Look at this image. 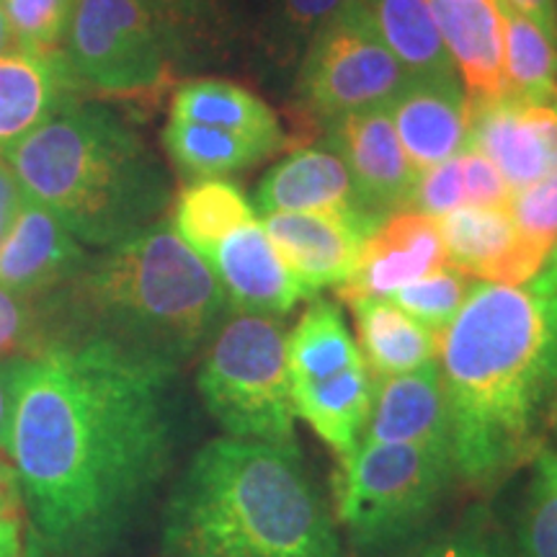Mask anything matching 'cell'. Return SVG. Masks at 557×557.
Here are the masks:
<instances>
[{
	"mask_svg": "<svg viewBox=\"0 0 557 557\" xmlns=\"http://www.w3.org/2000/svg\"><path fill=\"white\" fill-rule=\"evenodd\" d=\"M176 372L101 336L24 359L5 451L50 553L99 557L135 527L171 470Z\"/></svg>",
	"mask_w": 557,
	"mask_h": 557,
	"instance_id": "cell-1",
	"label": "cell"
},
{
	"mask_svg": "<svg viewBox=\"0 0 557 557\" xmlns=\"http://www.w3.org/2000/svg\"><path fill=\"white\" fill-rule=\"evenodd\" d=\"M455 478L498 485L557 418V246L524 284H472L436 333Z\"/></svg>",
	"mask_w": 557,
	"mask_h": 557,
	"instance_id": "cell-2",
	"label": "cell"
},
{
	"mask_svg": "<svg viewBox=\"0 0 557 557\" xmlns=\"http://www.w3.org/2000/svg\"><path fill=\"white\" fill-rule=\"evenodd\" d=\"M165 557H344L336 521L299 457L271 444L207 442L163 508Z\"/></svg>",
	"mask_w": 557,
	"mask_h": 557,
	"instance_id": "cell-3",
	"label": "cell"
},
{
	"mask_svg": "<svg viewBox=\"0 0 557 557\" xmlns=\"http://www.w3.org/2000/svg\"><path fill=\"white\" fill-rule=\"evenodd\" d=\"M62 338L101 336L127 351L186 364L205 351L230 312L220 278L186 246L171 220L90 256L54 292Z\"/></svg>",
	"mask_w": 557,
	"mask_h": 557,
	"instance_id": "cell-4",
	"label": "cell"
},
{
	"mask_svg": "<svg viewBox=\"0 0 557 557\" xmlns=\"http://www.w3.org/2000/svg\"><path fill=\"white\" fill-rule=\"evenodd\" d=\"M3 156L24 197L52 212L83 246H116L171 207L165 165L101 101L70 103Z\"/></svg>",
	"mask_w": 557,
	"mask_h": 557,
	"instance_id": "cell-5",
	"label": "cell"
},
{
	"mask_svg": "<svg viewBox=\"0 0 557 557\" xmlns=\"http://www.w3.org/2000/svg\"><path fill=\"white\" fill-rule=\"evenodd\" d=\"M197 389L225 436L297 455L287 331L276 318L227 312L205 346Z\"/></svg>",
	"mask_w": 557,
	"mask_h": 557,
	"instance_id": "cell-6",
	"label": "cell"
},
{
	"mask_svg": "<svg viewBox=\"0 0 557 557\" xmlns=\"http://www.w3.org/2000/svg\"><path fill=\"white\" fill-rule=\"evenodd\" d=\"M408 83L364 0H346L305 47L295 78L305 124L329 129L341 116L387 107Z\"/></svg>",
	"mask_w": 557,
	"mask_h": 557,
	"instance_id": "cell-7",
	"label": "cell"
},
{
	"mask_svg": "<svg viewBox=\"0 0 557 557\" xmlns=\"http://www.w3.org/2000/svg\"><path fill=\"white\" fill-rule=\"evenodd\" d=\"M62 54L88 99L156 103L176 75L143 0H75Z\"/></svg>",
	"mask_w": 557,
	"mask_h": 557,
	"instance_id": "cell-8",
	"label": "cell"
},
{
	"mask_svg": "<svg viewBox=\"0 0 557 557\" xmlns=\"http://www.w3.org/2000/svg\"><path fill=\"white\" fill-rule=\"evenodd\" d=\"M455 470L410 444L361 442L344 468L338 521L359 549H387L434 517Z\"/></svg>",
	"mask_w": 557,
	"mask_h": 557,
	"instance_id": "cell-9",
	"label": "cell"
},
{
	"mask_svg": "<svg viewBox=\"0 0 557 557\" xmlns=\"http://www.w3.org/2000/svg\"><path fill=\"white\" fill-rule=\"evenodd\" d=\"M385 218L367 209L346 212H276L263 218V230L278 259L297 278L305 295L341 287L351 276L369 235Z\"/></svg>",
	"mask_w": 557,
	"mask_h": 557,
	"instance_id": "cell-10",
	"label": "cell"
},
{
	"mask_svg": "<svg viewBox=\"0 0 557 557\" xmlns=\"http://www.w3.org/2000/svg\"><path fill=\"white\" fill-rule=\"evenodd\" d=\"M329 148L344 160L359 205L377 218L408 209L418 171L389 120L387 107L341 116L325 129Z\"/></svg>",
	"mask_w": 557,
	"mask_h": 557,
	"instance_id": "cell-11",
	"label": "cell"
},
{
	"mask_svg": "<svg viewBox=\"0 0 557 557\" xmlns=\"http://www.w3.org/2000/svg\"><path fill=\"white\" fill-rule=\"evenodd\" d=\"M447 263L438 222L421 212L400 209L374 227L361 246L351 276L336 292L348 308L361 299H387L393 292L434 274Z\"/></svg>",
	"mask_w": 557,
	"mask_h": 557,
	"instance_id": "cell-12",
	"label": "cell"
},
{
	"mask_svg": "<svg viewBox=\"0 0 557 557\" xmlns=\"http://www.w3.org/2000/svg\"><path fill=\"white\" fill-rule=\"evenodd\" d=\"M361 442L410 444L455 470L449 413L436 359L413 372L372 380V410Z\"/></svg>",
	"mask_w": 557,
	"mask_h": 557,
	"instance_id": "cell-13",
	"label": "cell"
},
{
	"mask_svg": "<svg viewBox=\"0 0 557 557\" xmlns=\"http://www.w3.org/2000/svg\"><path fill=\"white\" fill-rule=\"evenodd\" d=\"M90 253L62 222L24 199L11 233L0 243V287L21 297H45L67 287Z\"/></svg>",
	"mask_w": 557,
	"mask_h": 557,
	"instance_id": "cell-14",
	"label": "cell"
},
{
	"mask_svg": "<svg viewBox=\"0 0 557 557\" xmlns=\"http://www.w3.org/2000/svg\"><path fill=\"white\" fill-rule=\"evenodd\" d=\"M81 99L86 96L70 73L62 50L5 47L0 52V152Z\"/></svg>",
	"mask_w": 557,
	"mask_h": 557,
	"instance_id": "cell-15",
	"label": "cell"
},
{
	"mask_svg": "<svg viewBox=\"0 0 557 557\" xmlns=\"http://www.w3.org/2000/svg\"><path fill=\"white\" fill-rule=\"evenodd\" d=\"M387 111L416 171H426L468 150L470 101L459 90L457 75L408 78L387 103Z\"/></svg>",
	"mask_w": 557,
	"mask_h": 557,
	"instance_id": "cell-16",
	"label": "cell"
},
{
	"mask_svg": "<svg viewBox=\"0 0 557 557\" xmlns=\"http://www.w3.org/2000/svg\"><path fill=\"white\" fill-rule=\"evenodd\" d=\"M233 310L263 318H284L305 299V289L278 259L259 220L230 233L209 259Z\"/></svg>",
	"mask_w": 557,
	"mask_h": 557,
	"instance_id": "cell-17",
	"label": "cell"
},
{
	"mask_svg": "<svg viewBox=\"0 0 557 557\" xmlns=\"http://www.w3.org/2000/svg\"><path fill=\"white\" fill-rule=\"evenodd\" d=\"M451 62L462 73L468 101L508 94L504 18L498 0H431Z\"/></svg>",
	"mask_w": 557,
	"mask_h": 557,
	"instance_id": "cell-18",
	"label": "cell"
},
{
	"mask_svg": "<svg viewBox=\"0 0 557 557\" xmlns=\"http://www.w3.org/2000/svg\"><path fill=\"white\" fill-rule=\"evenodd\" d=\"M253 209L276 212H346L359 205L348 169L331 148H302L278 160L256 189Z\"/></svg>",
	"mask_w": 557,
	"mask_h": 557,
	"instance_id": "cell-19",
	"label": "cell"
},
{
	"mask_svg": "<svg viewBox=\"0 0 557 557\" xmlns=\"http://www.w3.org/2000/svg\"><path fill=\"white\" fill-rule=\"evenodd\" d=\"M468 150L483 152L513 191L553 173L537 129L511 94L491 101H470Z\"/></svg>",
	"mask_w": 557,
	"mask_h": 557,
	"instance_id": "cell-20",
	"label": "cell"
},
{
	"mask_svg": "<svg viewBox=\"0 0 557 557\" xmlns=\"http://www.w3.org/2000/svg\"><path fill=\"white\" fill-rule=\"evenodd\" d=\"M297 418L336 451L344 468L357 457L372 410V377L367 364L315 382H292Z\"/></svg>",
	"mask_w": 557,
	"mask_h": 557,
	"instance_id": "cell-21",
	"label": "cell"
},
{
	"mask_svg": "<svg viewBox=\"0 0 557 557\" xmlns=\"http://www.w3.org/2000/svg\"><path fill=\"white\" fill-rule=\"evenodd\" d=\"M171 116L263 139L278 150L287 148V135L282 132L274 109L238 83L220 78L181 83L171 96Z\"/></svg>",
	"mask_w": 557,
	"mask_h": 557,
	"instance_id": "cell-22",
	"label": "cell"
},
{
	"mask_svg": "<svg viewBox=\"0 0 557 557\" xmlns=\"http://www.w3.org/2000/svg\"><path fill=\"white\" fill-rule=\"evenodd\" d=\"M351 310L357 315L361 359L372 380L413 372L436 359V333L389 299H361Z\"/></svg>",
	"mask_w": 557,
	"mask_h": 557,
	"instance_id": "cell-23",
	"label": "cell"
},
{
	"mask_svg": "<svg viewBox=\"0 0 557 557\" xmlns=\"http://www.w3.org/2000/svg\"><path fill=\"white\" fill-rule=\"evenodd\" d=\"M253 220L256 209L246 191L225 178H197L173 199V230L207 263L230 233Z\"/></svg>",
	"mask_w": 557,
	"mask_h": 557,
	"instance_id": "cell-24",
	"label": "cell"
},
{
	"mask_svg": "<svg viewBox=\"0 0 557 557\" xmlns=\"http://www.w3.org/2000/svg\"><path fill=\"white\" fill-rule=\"evenodd\" d=\"M160 139L181 176L194 181L230 176V173L246 171L278 152V148L263 139L235 135V132L207 127V124L173 120V116Z\"/></svg>",
	"mask_w": 557,
	"mask_h": 557,
	"instance_id": "cell-25",
	"label": "cell"
},
{
	"mask_svg": "<svg viewBox=\"0 0 557 557\" xmlns=\"http://www.w3.org/2000/svg\"><path fill=\"white\" fill-rule=\"evenodd\" d=\"M173 65H201L227 50L233 0H143Z\"/></svg>",
	"mask_w": 557,
	"mask_h": 557,
	"instance_id": "cell-26",
	"label": "cell"
},
{
	"mask_svg": "<svg viewBox=\"0 0 557 557\" xmlns=\"http://www.w3.org/2000/svg\"><path fill=\"white\" fill-rule=\"evenodd\" d=\"M382 39L406 67L408 78H451L455 62L444 47L431 0H364Z\"/></svg>",
	"mask_w": 557,
	"mask_h": 557,
	"instance_id": "cell-27",
	"label": "cell"
},
{
	"mask_svg": "<svg viewBox=\"0 0 557 557\" xmlns=\"http://www.w3.org/2000/svg\"><path fill=\"white\" fill-rule=\"evenodd\" d=\"M287 359L292 382H315L361 367L359 344L346 329V320L329 299H312L287 333Z\"/></svg>",
	"mask_w": 557,
	"mask_h": 557,
	"instance_id": "cell-28",
	"label": "cell"
},
{
	"mask_svg": "<svg viewBox=\"0 0 557 557\" xmlns=\"http://www.w3.org/2000/svg\"><path fill=\"white\" fill-rule=\"evenodd\" d=\"M449 267L485 282L493 267L517 246L521 230L508 207L465 205L438 218Z\"/></svg>",
	"mask_w": 557,
	"mask_h": 557,
	"instance_id": "cell-29",
	"label": "cell"
},
{
	"mask_svg": "<svg viewBox=\"0 0 557 557\" xmlns=\"http://www.w3.org/2000/svg\"><path fill=\"white\" fill-rule=\"evenodd\" d=\"M504 18L508 94L519 101H545L557 94V47L545 32L506 0H498Z\"/></svg>",
	"mask_w": 557,
	"mask_h": 557,
	"instance_id": "cell-30",
	"label": "cell"
},
{
	"mask_svg": "<svg viewBox=\"0 0 557 557\" xmlns=\"http://www.w3.org/2000/svg\"><path fill=\"white\" fill-rule=\"evenodd\" d=\"M52 295L21 297L0 287V361L39 357L62 338Z\"/></svg>",
	"mask_w": 557,
	"mask_h": 557,
	"instance_id": "cell-31",
	"label": "cell"
},
{
	"mask_svg": "<svg viewBox=\"0 0 557 557\" xmlns=\"http://www.w3.org/2000/svg\"><path fill=\"white\" fill-rule=\"evenodd\" d=\"M519 557H557V451L540 449L517 527Z\"/></svg>",
	"mask_w": 557,
	"mask_h": 557,
	"instance_id": "cell-32",
	"label": "cell"
},
{
	"mask_svg": "<svg viewBox=\"0 0 557 557\" xmlns=\"http://www.w3.org/2000/svg\"><path fill=\"white\" fill-rule=\"evenodd\" d=\"M470 289V276L447 263V267L434 271V274L418 278V282L408 284V287L393 292L387 299L393 305H398L406 315L418 320L421 325H426L429 331L442 333L451 323V318L457 315L459 308H462Z\"/></svg>",
	"mask_w": 557,
	"mask_h": 557,
	"instance_id": "cell-33",
	"label": "cell"
},
{
	"mask_svg": "<svg viewBox=\"0 0 557 557\" xmlns=\"http://www.w3.org/2000/svg\"><path fill=\"white\" fill-rule=\"evenodd\" d=\"M346 0H271L267 50L278 65H287L305 52L320 26L344 9Z\"/></svg>",
	"mask_w": 557,
	"mask_h": 557,
	"instance_id": "cell-34",
	"label": "cell"
},
{
	"mask_svg": "<svg viewBox=\"0 0 557 557\" xmlns=\"http://www.w3.org/2000/svg\"><path fill=\"white\" fill-rule=\"evenodd\" d=\"M75 0H3L11 45L29 50H62Z\"/></svg>",
	"mask_w": 557,
	"mask_h": 557,
	"instance_id": "cell-35",
	"label": "cell"
},
{
	"mask_svg": "<svg viewBox=\"0 0 557 557\" xmlns=\"http://www.w3.org/2000/svg\"><path fill=\"white\" fill-rule=\"evenodd\" d=\"M465 205H468V197H465L462 160H459V156L431 165L426 171H418L413 194H410L408 201L410 212H421L426 218L438 220Z\"/></svg>",
	"mask_w": 557,
	"mask_h": 557,
	"instance_id": "cell-36",
	"label": "cell"
},
{
	"mask_svg": "<svg viewBox=\"0 0 557 557\" xmlns=\"http://www.w3.org/2000/svg\"><path fill=\"white\" fill-rule=\"evenodd\" d=\"M508 212L524 233L557 240V171L513 191Z\"/></svg>",
	"mask_w": 557,
	"mask_h": 557,
	"instance_id": "cell-37",
	"label": "cell"
},
{
	"mask_svg": "<svg viewBox=\"0 0 557 557\" xmlns=\"http://www.w3.org/2000/svg\"><path fill=\"white\" fill-rule=\"evenodd\" d=\"M459 160H462L465 197H468V205L508 207V201L513 197V189L506 184L504 173H500L483 152L465 150L459 152Z\"/></svg>",
	"mask_w": 557,
	"mask_h": 557,
	"instance_id": "cell-38",
	"label": "cell"
},
{
	"mask_svg": "<svg viewBox=\"0 0 557 557\" xmlns=\"http://www.w3.org/2000/svg\"><path fill=\"white\" fill-rule=\"evenodd\" d=\"M418 557H508V549L491 529L472 519L468 527L434 542Z\"/></svg>",
	"mask_w": 557,
	"mask_h": 557,
	"instance_id": "cell-39",
	"label": "cell"
},
{
	"mask_svg": "<svg viewBox=\"0 0 557 557\" xmlns=\"http://www.w3.org/2000/svg\"><path fill=\"white\" fill-rule=\"evenodd\" d=\"M24 189H21L16 173L5 160H0V243L11 233L21 207H24Z\"/></svg>",
	"mask_w": 557,
	"mask_h": 557,
	"instance_id": "cell-40",
	"label": "cell"
},
{
	"mask_svg": "<svg viewBox=\"0 0 557 557\" xmlns=\"http://www.w3.org/2000/svg\"><path fill=\"white\" fill-rule=\"evenodd\" d=\"M24 359H3L0 361V449L9 444L13 400H16V385Z\"/></svg>",
	"mask_w": 557,
	"mask_h": 557,
	"instance_id": "cell-41",
	"label": "cell"
},
{
	"mask_svg": "<svg viewBox=\"0 0 557 557\" xmlns=\"http://www.w3.org/2000/svg\"><path fill=\"white\" fill-rule=\"evenodd\" d=\"M527 18H532L557 47V0H506Z\"/></svg>",
	"mask_w": 557,
	"mask_h": 557,
	"instance_id": "cell-42",
	"label": "cell"
},
{
	"mask_svg": "<svg viewBox=\"0 0 557 557\" xmlns=\"http://www.w3.org/2000/svg\"><path fill=\"white\" fill-rule=\"evenodd\" d=\"M21 532V498H0V537Z\"/></svg>",
	"mask_w": 557,
	"mask_h": 557,
	"instance_id": "cell-43",
	"label": "cell"
},
{
	"mask_svg": "<svg viewBox=\"0 0 557 557\" xmlns=\"http://www.w3.org/2000/svg\"><path fill=\"white\" fill-rule=\"evenodd\" d=\"M39 547L34 545H24L18 534H9V537H0V557H37Z\"/></svg>",
	"mask_w": 557,
	"mask_h": 557,
	"instance_id": "cell-44",
	"label": "cell"
},
{
	"mask_svg": "<svg viewBox=\"0 0 557 557\" xmlns=\"http://www.w3.org/2000/svg\"><path fill=\"white\" fill-rule=\"evenodd\" d=\"M0 498H21L16 478L9 462H0Z\"/></svg>",
	"mask_w": 557,
	"mask_h": 557,
	"instance_id": "cell-45",
	"label": "cell"
},
{
	"mask_svg": "<svg viewBox=\"0 0 557 557\" xmlns=\"http://www.w3.org/2000/svg\"><path fill=\"white\" fill-rule=\"evenodd\" d=\"M11 47V32H9V21H5L3 5H0V52Z\"/></svg>",
	"mask_w": 557,
	"mask_h": 557,
	"instance_id": "cell-46",
	"label": "cell"
},
{
	"mask_svg": "<svg viewBox=\"0 0 557 557\" xmlns=\"http://www.w3.org/2000/svg\"><path fill=\"white\" fill-rule=\"evenodd\" d=\"M37 557H41V555H37Z\"/></svg>",
	"mask_w": 557,
	"mask_h": 557,
	"instance_id": "cell-47",
	"label": "cell"
}]
</instances>
